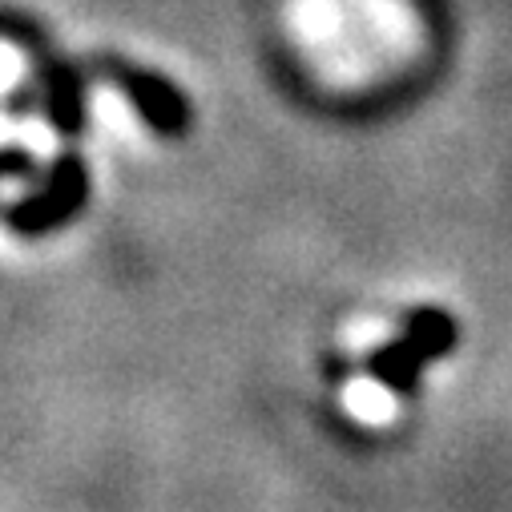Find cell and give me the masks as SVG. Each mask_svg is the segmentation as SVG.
<instances>
[{
	"label": "cell",
	"mask_w": 512,
	"mask_h": 512,
	"mask_svg": "<svg viewBox=\"0 0 512 512\" xmlns=\"http://www.w3.org/2000/svg\"><path fill=\"white\" fill-rule=\"evenodd\" d=\"M130 89H134V101L146 109V117L154 121V130H162V134H178L182 125H186V105H182V97L170 89V85H162V81H154V77H138V81H130Z\"/></svg>",
	"instance_id": "cell-2"
},
{
	"label": "cell",
	"mask_w": 512,
	"mask_h": 512,
	"mask_svg": "<svg viewBox=\"0 0 512 512\" xmlns=\"http://www.w3.org/2000/svg\"><path fill=\"white\" fill-rule=\"evenodd\" d=\"M452 347H456V323L444 311H416L404 339L379 347V355L371 359V375L396 392H412L420 379V367L448 355Z\"/></svg>",
	"instance_id": "cell-1"
},
{
	"label": "cell",
	"mask_w": 512,
	"mask_h": 512,
	"mask_svg": "<svg viewBox=\"0 0 512 512\" xmlns=\"http://www.w3.org/2000/svg\"><path fill=\"white\" fill-rule=\"evenodd\" d=\"M21 77V57L13 53V49H5V45H0V89H5V85H13Z\"/></svg>",
	"instance_id": "cell-3"
}]
</instances>
